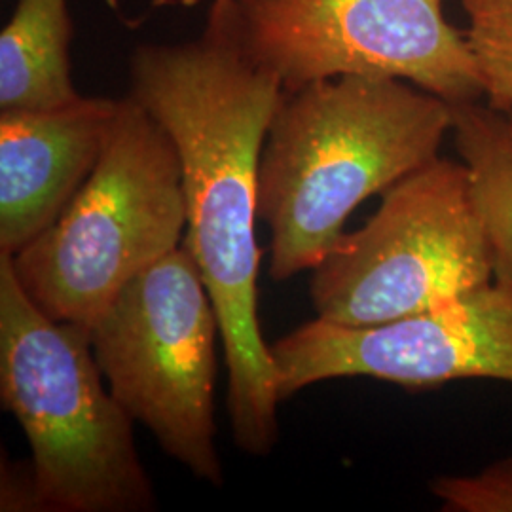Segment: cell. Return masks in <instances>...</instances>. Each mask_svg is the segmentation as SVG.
<instances>
[{
  "instance_id": "obj_15",
  "label": "cell",
  "mask_w": 512,
  "mask_h": 512,
  "mask_svg": "<svg viewBox=\"0 0 512 512\" xmlns=\"http://www.w3.org/2000/svg\"><path fill=\"white\" fill-rule=\"evenodd\" d=\"M509 116H511V118H512V114H509Z\"/></svg>"
},
{
  "instance_id": "obj_4",
  "label": "cell",
  "mask_w": 512,
  "mask_h": 512,
  "mask_svg": "<svg viewBox=\"0 0 512 512\" xmlns=\"http://www.w3.org/2000/svg\"><path fill=\"white\" fill-rule=\"evenodd\" d=\"M183 169L165 129L131 95L54 224L12 256L19 285L48 317L92 329L133 277L179 247Z\"/></svg>"
},
{
  "instance_id": "obj_1",
  "label": "cell",
  "mask_w": 512,
  "mask_h": 512,
  "mask_svg": "<svg viewBox=\"0 0 512 512\" xmlns=\"http://www.w3.org/2000/svg\"><path fill=\"white\" fill-rule=\"evenodd\" d=\"M129 74V95L179 154L183 245L219 313L232 437L245 454L266 458L279 439L281 401L258 321L255 220L262 148L283 84L211 21L190 42L139 46Z\"/></svg>"
},
{
  "instance_id": "obj_12",
  "label": "cell",
  "mask_w": 512,
  "mask_h": 512,
  "mask_svg": "<svg viewBox=\"0 0 512 512\" xmlns=\"http://www.w3.org/2000/svg\"><path fill=\"white\" fill-rule=\"evenodd\" d=\"M463 31L492 109L512 114V0H461Z\"/></svg>"
},
{
  "instance_id": "obj_9",
  "label": "cell",
  "mask_w": 512,
  "mask_h": 512,
  "mask_svg": "<svg viewBox=\"0 0 512 512\" xmlns=\"http://www.w3.org/2000/svg\"><path fill=\"white\" fill-rule=\"evenodd\" d=\"M118 101L0 112V253L18 255L63 215L103 154Z\"/></svg>"
},
{
  "instance_id": "obj_14",
  "label": "cell",
  "mask_w": 512,
  "mask_h": 512,
  "mask_svg": "<svg viewBox=\"0 0 512 512\" xmlns=\"http://www.w3.org/2000/svg\"><path fill=\"white\" fill-rule=\"evenodd\" d=\"M230 4H232V0H213L211 12H222V10H226Z\"/></svg>"
},
{
  "instance_id": "obj_5",
  "label": "cell",
  "mask_w": 512,
  "mask_h": 512,
  "mask_svg": "<svg viewBox=\"0 0 512 512\" xmlns=\"http://www.w3.org/2000/svg\"><path fill=\"white\" fill-rule=\"evenodd\" d=\"M495 277L494 249L467 165L435 158L382 194L363 228L311 270L319 319L366 327L435 310Z\"/></svg>"
},
{
  "instance_id": "obj_3",
  "label": "cell",
  "mask_w": 512,
  "mask_h": 512,
  "mask_svg": "<svg viewBox=\"0 0 512 512\" xmlns=\"http://www.w3.org/2000/svg\"><path fill=\"white\" fill-rule=\"evenodd\" d=\"M0 403L31 446L33 507L147 512L156 507L133 423L112 397L90 330L48 317L0 253Z\"/></svg>"
},
{
  "instance_id": "obj_7",
  "label": "cell",
  "mask_w": 512,
  "mask_h": 512,
  "mask_svg": "<svg viewBox=\"0 0 512 512\" xmlns=\"http://www.w3.org/2000/svg\"><path fill=\"white\" fill-rule=\"evenodd\" d=\"M209 21L285 92L363 74L399 78L450 105L484 97L465 33L444 18L442 0H232Z\"/></svg>"
},
{
  "instance_id": "obj_2",
  "label": "cell",
  "mask_w": 512,
  "mask_h": 512,
  "mask_svg": "<svg viewBox=\"0 0 512 512\" xmlns=\"http://www.w3.org/2000/svg\"><path fill=\"white\" fill-rule=\"evenodd\" d=\"M452 124L450 103L399 78L346 74L285 92L258 171L270 277L313 270L361 203L439 158Z\"/></svg>"
},
{
  "instance_id": "obj_8",
  "label": "cell",
  "mask_w": 512,
  "mask_h": 512,
  "mask_svg": "<svg viewBox=\"0 0 512 512\" xmlns=\"http://www.w3.org/2000/svg\"><path fill=\"white\" fill-rule=\"evenodd\" d=\"M279 401L313 384L366 376L425 389L459 380L512 385V281L380 325L315 319L270 346Z\"/></svg>"
},
{
  "instance_id": "obj_11",
  "label": "cell",
  "mask_w": 512,
  "mask_h": 512,
  "mask_svg": "<svg viewBox=\"0 0 512 512\" xmlns=\"http://www.w3.org/2000/svg\"><path fill=\"white\" fill-rule=\"evenodd\" d=\"M452 133L467 165L495 258V277L512 281V118L476 103L452 105Z\"/></svg>"
},
{
  "instance_id": "obj_6",
  "label": "cell",
  "mask_w": 512,
  "mask_h": 512,
  "mask_svg": "<svg viewBox=\"0 0 512 512\" xmlns=\"http://www.w3.org/2000/svg\"><path fill=\"white\" fill-rule=\"evenodd\" d=\"M219 313L184 245L133 277L90 329L112 397L190 475L224 484L215 446Z\"/></svg>"
},
{
  "instance_id": "obj_13",
  "label": "cell",
  "mask_w": 512,
  "mask_h": 512,
  "mask_svg": "<svg viewBox=\"0 0 512 512\" xmlns=\"http://www.w3.org/2000/svg\"><path fill=\"white\" fill-rule=\"evenodd\" d=\"M431 492L450 512H512V458L467 476H439Z\"/></svg>"
},
{
  "instance_id": "obj_10",
  "label": "cell",
  "mask_w": 512,
  "mask_h": 512,
  "mask_svg": "<svg viewBox=\"0 0 512 512\" xmlns=\"http://www.w3.org/2000/svg\"><path fill=\"white\" fill-rule=\"evenodd\" d=\"M71 40L69 0H18L0 33V112L59 109L82 97Z\"/></svg>"
}]
</instances>
